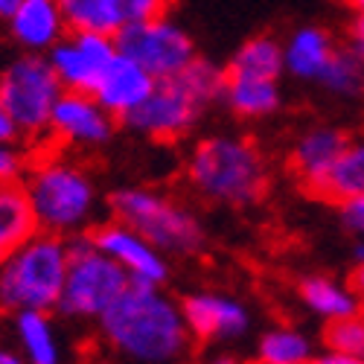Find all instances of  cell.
Segmentation results:
<instances>
[{
    "label": "cell",
    "mask_w": 364,
    "mask_h": 364,
    "mask_svg": "<svg viewBox=\"0 0 364 364\" xmlns=\"http://www.w3.org/2000/svg\"><path fill=\"white\" fill-rule=\"evenodd\" d=\"M129 274L108 254H102L90 233L70 239V265L58 300V315L97 323L129 289Z\"/></svg>",
    "instance_id": "7"
},
{
    "label": "cell",
    "mask_w": 364,
    "mask_h": 364,
    "mask_svg": "<svg viewBox=\"0 0 364 364\" xmlns=\"http://www.w3.org/2000/svg\"><path fill=\"white\" fill-rule=\"evenodd\" d=\"M114 126L117 119L97 102L94 94L65 90L53 108L47 143H55L62 149H97L111 140Z\"/></svg>",
    "instance_id": "11"
},
{
    "label": "cell",
    "mask_w": 364,
    "mask_h": 364,
    "mask_svg": "<svg viewBox=\"0 0 364 364\" xmlns=\"http://www.w3.org/2000/svg\"><path fill=\"white\" fill-rule=\"evenodd\" d=\"M38 230L23 184H0V262Z\"/></svg>",
    "instance_id": "23"
},
{
    "label": "cell",
    "mask_w": 364,
    "mask_h": 364,
    "mask_svg": "<svg viewBox=\"0 0 364 364\" xmlns=\"http://www.w3.org/2000/svg\"><path fill=\"white\" fill-rule=\"evenodd\" d=\"M341 219H344V228L355 239H364V196L355 198V201L341 204Z\"/></svg>",
    "instance_id": "29"
},
{
    "label": "cell",
    "mask_w": 364,
    "mask_h": 364,
    "mask_svg": "<svg viewBox=\"0 0 364 364\" xmlns=\"http://www.w3.org/2000/svg\"><path fill=\"white\" fill-rule=\"evenodd\" d=\"M0 140H21L18 137V129L12 123V117H9V111L4 108V100H0Z\"/></svg>",
    "instance_id": "31"
},
{
    "label": "cell",
    "mask_w": 364,
    "mask_h": 364,
    "mask_svg": "<svg viewBox=\"0 0 364 364\" xmlns=\"http://www.w3.org/2000/svg\"><path fill=\"white\" fill-rule=\"evenodd\" d=\"M117 47L140 62L155 79H172L198 58L193 38L166 15L119 29Z\"/></svg>",
    "instance_id": "9"
},
{
    "label": "cell",
    "mask_w": 364,
    "mask_h": 364,
    "mask_svg": "<svg viewBox=\"0 0 364 364\" xmlns=\"http://www.w3.org/2000/svg\"><path fill=\"white\" fill-rule=\"evenodd\" d=\"M15 338L29 364H65V344L50 312H18Z\"/></svg>",
    "instance_id": "22"
},
{
    "label": "cell",
    "mask_w": 364,
    "mask_h": 364,
    "mask_svg": "<svg viewBox=\"0 0 364 364\" xmlns=\"http://www.w3.org/2000/svg\"><path fill=\"white\" fill-rule=\"evenodd\" d=\"M222 102L242 119H262L280 108V85L277 79H257L225 70Z\"/></svg>",
    "instance_id": "21"
},
{
    "label": "cell",
    "mask_w": 364,
    "mask_h": 364,
    "mask_svg": "<svg viewBox=\"0 0 364 364\" xmlns=\"http://www.w3.org/2000/svg\"><path fill=\"white\" fill-rule=\"evenodd\" d=\"M207 364H242V361H239L233 353H216V355L210 358Z\"/></svg>",
    "instance_id": "36"
},
{
    "label": "cell",
    "mask_w": 364,
    "mask_h": 364,
    "mask_svg": "<svg viewBox=\"0 0 364 364\" xmlns=\"http://www.w3.org/2000/svg\"><path fill=\"white\" fill-rule=\"evenodd\" d=\"M323 350L364 358V309L323 326Z\"/></svg>",
    "instance_id": "27"
},
{
    "label": "cell",
    "mask_w": 364,
    "mask_h": 364,
    "mask_svg": "<svg viewBox=\"0 0 364 364\" xmlns=\"http://www.w3.org/2000/svg\"><path fill=\"white\" fill-rule=\"evenodd\" d=\"M187 181L207 201L248 207L268 193L271 166L254 140L242 134H210L190 151Z\"/></svg>",
    "instance_id": "3"
},
{
    "label": "cell",
    "mask_w": 364,
    "mask_h": 364,
    "mask_svg": "<svg viewBox=\"0 0 364 364\" xmlns=\"http://www.w3.org/2000/svg\"><path fill=\"white\" fill-rule=\"evenodd\" d=\"M111 219L143 233L166 257H193L204 248L207 233L193 210L161 190L123 187L108 198Z\"/></svg>",
    "instance_id": "6"
},
{
    "label": "cell",
    "mask_w": 364,
    "mask_h": 364,
    "mask_svg": "<svg viewBox=\"0 0 364 364\" xmlns=\"http://www.w3.org/2000/svg\"><path fill=\"white\" fill-rule=\"evenodd\" d=\"M318 85H323L329 94H338V97H358L364 90V65L350 47H338L323 76L318 79Z\"/></svg>",
    "instance_id": "26"
},
{
    "label": "cell",
    "mask_w": 364,
    "mask_h": 364,
    "mask_svg": "<svg viewBox=\"0 0 364 364\" xmlns=\"http://www.w3.org/2000/svg\"><path fill=\"white\" fill-rule=\"evenodd\" d=\"M94 245L108 254L119 268L129 274L132 283H146V286H164L169 280V257L155 248L151 242L137 233L134 228L123 222H100L90 230Z\"/></svg>",
    "instance_id": "12"
},
{
    "label": "cell",
    "mask_w": 364,
    "mask_h": 364,
    "mask_svg": "<svg viewBox=\"0 0 364 364\" xmlns=\"http://www.w3.org/2000/svg\"><path fill=\"white\" fill-rule=\"evenodd\" d=\"M172 0H62L70 29L117 36L140 21L161 18Z\"/></svg>",
    "instance_id": "14"
},
{
    "label": "cell",
    "mask_w": 364,
    "mask_h": 364,
    "mask_svg": "<svg viewBox=\"0 0 364 364\" xmlns=\"http://www.w3.org/2000/svg\"><path fill=\"white\" fill-rule=\"evenodd\" d=\"M297 297L306 306V312H312L315 318H321L323 323H332L338 318H347L361 306V300L355 294V289L344 280L326 277V274H309L297 283Z\"/></svg>",
    "instance_id": "19"
},
{
    "label": "cell",
    "mask_w": 364,
    "mask_h": 364,
    "mask_svg": "<svg viewBox=\"0 0 364 364\" xmlns=\"http://www.w3.org/2000/svg\"><path fill=\"white\" fill-rule=\"evenodd\" d=\"M228 73H245L257 79H280L286 73V55L283 44L271 36H257L245 41L230 58Z\"/></svg>",
    "instance_id": "25"
},
{
    "label": "cell",
    "mask_w": 364,
    "mask_h": 364,
    "mask_svg": "<svg viewBox=\"0 0 364 364\" xmlns=\"http://www.w3.org/2000/svg\"><path fill=\"white\" fill-rule=\"evenodd\" d=\"M117 53H119L117 36L70 29V33L47 53V58L65 90H85V94H90V90L97 87L100 76L105 73V68L114 62Z\"/></svg>",
    "instance_id": "10"
},
{
    "label": "cell",
    "mask_w": 364,
    "mask_h": 364,
    "mask_svg": "<svg viewBox=\"0 0 364 364\" xmlns=\"http://www.w3.org/2000/svg\"><path fill=\"white\" fill-rule=\"evenodd\" d=\"M97 326L102 341L129 364H181L196 341L181 300L146 283H129Z\"/></svg>",
    "instance_id": "1"
},
{
    "label": "cell",
    "mask_w": 364,
    "mask_h": 364,
    "mask_svg": "<svg viewBox=\"0 0 364 364\" xmlns=\"http://www.w3.org/2000/svg\"><path fill=\"white\" fill-rule=\"evenodd\" d=\"M225 90V70H219L207 58L181 70L172 79H158L149 100L126 119V126L143 137L175 143L187 137L193 126L204 117V111L222 100Z\"/></svg>",
    "instance_id": "4"
},
{
    "label": "cell",
    "mask_w": 364,
    "mask_h": 364,
    "mask_svg": "<svg viewBox=\"0 0 364 364\" xmlns=\"http://www.w3.org/2000/svg\"><path fill=\"white\" fill-rule=\"evenodd\" d=\"M315 198H323L329 204H347L364 196V137L350 140L338 161L326 169V175L309 190Z\"/></svg>",
    "instance_id": "20"
},
{
    "label": "cell",
    "mask_w": 364,
    "mask_h": 364,
    "mask_svg": "<svg viewBox=\"0 0 364 364\" xmlns=\"http://www.w3.org/2000/svg\"><path fill=\"white\" fill-rule=\"evenodd\" d=\"M65 94L50 58L44 53H23L0 73V100L9 111L21 140L44 143L50 117Z\"/></svg>",
    "instance_id": "8"
},
{
    "label": "cell",
    "mask_w": 364,
    "mask_h": 364,
    "mask_svg": "<svg viewBox=\"0 0 364 364\" xmlns=\"http://www.w3.org/2000/svg\"><path fill=\"white\" fill-rule=\"evenodd\" d=\"M0 364H29V361L23 358L21 350H12V347H4V344H0Z\"/></svg>",
    "instance_id": "34"
},
{
    "label": "cell",
    "mask_w": 364,
    "mask_h": 364,
    "mask_svg": "<svg viewBox=\"0 0 364 364\" xmlns=\"http://www.w3.org/2000/svg\"><path fill=\"white\" fill-rule=\"evenodd\" d=\"M350 286L355 289V294H358V300H361V306H364V259L355 262L353 277H350Z\"/></svg>",
    "instance_id": "33"
},
{
    "label": "cell",
    "mask_w": 364,
    "mask_h": 364,
    "mask_svg": "<svg viewBox=\"0 0 364 364\" xmlns=\"http://www.w3.org/2000/svg\"><path fill=\"white\" fill-rule=\"evenodd\" d=\"M158 79L151 76L140 62H134L132 55L117 53L114 62L105 68L100 76L97 87L90 94L97 97V102L114 117V119H126L149 100V94L155 90Z\"/></svg>",
    "instance_id": "15"
},
{
    "label": "cell",
    "mask_w": 364,
    "mask_h": 364,
    "mask_svg": "<svg viewBox=\"0 0 364 364\" xmlns=\"http://www.w3.org/2000/svg\"><path fill=\"white\" fill-rule=\"evenodd\" d=\"M9 33L26 53L47 55L70 33L62 0H21L9 18Z\"/></svg>",
    "instance_id": "16"
},
{
    "label": "cell",
    "mask_w": 364,
    "mask_h": 364,
    "mask_svg": "<svg viewBox=\"0 0 364 364\" xmlns=\"http://www.w3.org/2000/svg\"><path fill=\"white\" fill-rule=\"evenodd\" d=\"M181 306L193 338L204 344H230L245 338L251 329V309L225 291H193L181 300Z\"/></svg>",
    "instance_id": "13"
},
{
    "label": "cell",
    "mask_w": 364,
    "mask_h": 364,
    "mask_svg": "<svg viewBox=\"0 0 364 364\" xmlns=\"http://www.w3.org/2000/svg\"><path fill=\"white\" fill-rule=\"evenodd\" d=\"M23 193L38 230L76 239L97 228L100 190L90 169L55 143H38L23 175Z\"/></svg>",
    "instance_id": "2"
},
{
    "label": "cell",
    "mask_w": 364,
    "mask_h": 364,
    "mask_svg": "<svg viewBox=\"0 0 364 364\" xmlns=\"http://www.w3.org/2000/svg\"><path fill=\"white\" fill-rule=\"evenodd\" d=\"M315 341L291 323L268 326L257 341V364H312Z\"/></svg>",
    "instance_id": "24"
},
{
    "label": "cell",
    "mask_w": 364,
    "mask_h": 364,
    "mask_svg": "<svg viewBox=\"0 0 364 364\" xmlns=\"http://www.w3.org/2000/svg\"><path fill=\"white\" fill-rule=\"evenodd\" d=\"M347 47L358 55V62L364 65V15H353L350 29H347Z\"/></svg>",
    "instance_id": "30"
},
{
    "label": "cell",
    "mask_w": 364,
    "mask_h": 364,
    "mask_svg": "<svg viewBox=\"0 0 364 364\" xmlns=\"http://www.w3.org/2000/svg\"><path fill=\"white\" fill-rule=\"evenodd\" d=\"M347 134L336 126H312L306 129L289 151V169L306 190H312L326 175V169L338 161V155L347 146Z\"/></svg>",
    "instance_id": "17"
},
{
    "label": "cell",
    "mask_w": 364,
    "mask_h": 364,
    "mask_svg": "<svg viewBox=\"0 0 364 364\" xmlns=\"http://www.w3.org/2000/svg\"><path fill=\"white\" fill-rule=\"evenodd\" d=\"M338 44L332 41V36L321 26H300L297 33H291V38L283 44V55H286V70L294 79L303 82H318L326 70V65L332 62Z\"/></svg>",
    "instance_id": "18"
},
{
    "label": "cell",
    "mask_w": 364,
    "mask_h": 364,
    "mask_svg": "<svg viewBox=\"0 0 364 364\" xmlns=\"http://www.w3.org/2000/svg\"><path fill=\"white\" fill-rule=\"evenodd\" d=\"M347 6H350L355 15H364V0H347Z\"/></svg>",
    "instance_id": "37"
},
{
    "label": "cell",
    "mask_w": 364,
    "mask_h": 364,
    "mask_svg": "<svg viewBox=\"0 0 364 364\" xmlns=\"http://www.w3.org/2000/svg\"><path fill=\"white\" fill-rule=\"evenodd\" d=\"M70 265V239L36 230L0 262V312H55Z\"/></svg>",
    "instance_id": "5"
},
{
    "label": "cell",
    "mask_w": 364,
    "mask_h": 364,
    "mask_svg": "<svg viewBox=\"0 0 364 364\" xmlns=\"http://www.w3.org/2000/svg\"><path fill=\"white\" fill-rule=\"evenodd\" d=\"M33 151H26L18 140H0V184H21Z\"/></svg>",
    "instance_id": "28"
},
{
    "label": "cell",
    "mask_w": 364,
    "mask_h": 364,
    "mask_svg": "<svg viewBox=\"0 0 364 364\" xmlns=\"http://www.w3.org/2000/svg\"><path fill=\"white\" fill-rule=\"evenodd\" d=\"M18 4H21V0H0V21L9 23V18H12L15 9H18Z\"/></svg>",
    "instance_id": "35"
},
{
    "label": "cell",
    "mask_w": 364,
    "mask_h": 364,
    "mask_svg": "<svg viewBox=\"0 0 364 364\" xmlns=\"http://www.w3.org/2000/svg\"><path fill=\"white\" fill-rule=\"evenodd\" d=\"M312 364H364V358H350V355H341V353H329V350H323V353L315 355Z\"/></svg>",
    "instance_id": "32"
}]
</instances>
